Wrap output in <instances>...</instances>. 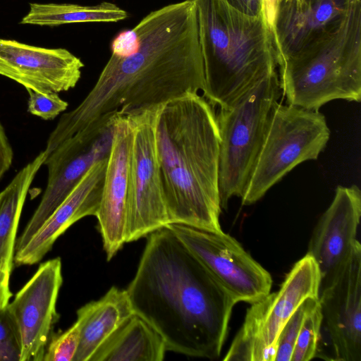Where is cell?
Masks as SVG:
<instances>
[{
  "mask_svg": "<svg viewBox=\"0 0 361 361\" xmlns=\"http://www.w3.org/2000/svg\"><path fill=\"white\" fill-rule=\"evenodd\" d=\"M204 90V74L193 0L164 6L111 42V55L84 99L63 114L44 149L120 111L165 104L188 91Z\"/></svg>",
  "mask_w": 361,
  "mask_h": 361,
  "instance_id": "1",
  "label": "cell"
},
{
  "mask_svg": "<svg viewBox=\"0 0 361 361\" xmlns=\"http://www.w3.org/2000/svg\"><path fill=\"white\" fill-rule=\"evenodd\" d=\"M126 290L133 312L161 336L167 350L219 357L236 302L167 226L147 235Z\"/></svg>",
  "mask_w": 361,
  "mask_h": 361,
  "instance_id": "2",
  "label": "cell"
},
{
  "mask_svg": "<svg viewBox=\"0 0 361 361\" xmlns=\"http://www.w3.org/2000/svg\"><path fill=\"white\" fill-rule=\"evenodd\" d=\"M214 109L193 91L168 101L157 119L156 144L169 224L221 232L220 138Z\"/></svg>",
  "mask_w": 361,
  "mask_h": 361,
  "instance_id": "3",
  "label": "cell"
},
{
  "mask_svg": "<svg viewBox=\"0 0 361 361\" xmlns=\"http://www.w3.org/2000/svg\"><path fill=\"white\" fill-rule=\"evenodd\" d=\"M203 61L204 90L214 106L232 104L255 83L279 73L274 33L263 16L244 14L227 0H193Z\"/></svg>",
  "mask_w": 361,
  "mask_h": 361,
  "instance_id": "4",
  "label": "cell"
},
{
  "mask_svg": "<svg viewBox=\"0 0 361 361\" xmlns=\"http://www.w3.org/2000/svg\"><path fill=\"white\" fill-rule=\"evenodd\" d=\"M279 82L287 103L306 109L334 99L360 102L361 1L331 34L284 61Z\"/></svg>",
  "mask_w": 361,
  "mask_h": 361,
  "instance_id": "5",
  "label": "cell"
},
{
  "mask_svg": "<svg viewBox=\"0 0 361 361\" xmlns=\"http://www.w3.org/2000/svg\"><path fill=\"white\" fill-rule=\"evenodd\" d=\"M281 93L279 73L259 80L216 114L219 130V188L221 209L243 195Z\"/></svg>",
  "mask_w": 361,
  "mask_h": 361,
  "instance_id": "6",
  "label": "cell"
},
{
  "mask_svg": "<svg viewBox=\"0 0 361 361\" xmlns=\"http://www.w3.org/2000/svg\"><path fill=\"white\" fill-rule=\"evenodd\" d=\"M329 137L325 116L319 111L278 102L242 204L255 203L297 165L317 159Z\"/></svg>",
  "mask_w": 361,
  "mask_h": 361,
  "instance_id": "7",
  "label": "cell"
},
{
  "mask_svg": "<svg viewBox=\"0 0 361 361\" xmlns=\"http://www.w3.org/2000/svg\"><path fill=\"white\" fill-rule=\"evenodd\" d=\"M320 281L317 264L306 254L294 264L278 291L250 304L223 360L274 361L282 328L306 299L319 297Z\"/></svg>",
  "mask_w": 361,
  "mask_h": 361,
  "instance_id": "8",
  "label": "cell"
},
{
  "mask_svg": "<svg viewBox=\"0 0 361 361\" xmlns=\"http://www.w3.org/2000/svg\"><path fill=\"white\" fill-rule=\"evenodd\" d=\"M164 104L127 111L133 126L126 242L169 224L160 176L156 126Z\"/></svg>",
  "mask_w": 361,
  "mask_h": 361,
  "instance_id": "9",
  "label": "cell"
},
{
  "mask_svg": "<svg viewBox=\"0 0 361 361\" xmlns=\"http://www.w3.org/2000/svg\"><path fill=\"white\" fill-rule=\"evenodd\" d=\"M166 226L236 303L252 304L270 293V274L228 234L180 224H169Z\"/></svg>",
  "mask_w": 361,
  "mask_h": 361,
  "instance_id": "10",
  "label": "cell"
},
{
  "mask_svg": "<svg viewBox=\"0 0 361 361\" xmlns=\"http://www.w3.org/2000/svg\"><path fill=\"white\" fill-rule=\"evenodd\" d=\"M62 283L60 257L46 261L8 305L20 338V361H43L59 318L56 302Z\"/></svg>",
  "mask_w": 361,
  "mask_h": 361,
  "instance_id": "11",
  "label": "cell"
},
{
  "mask_svg": "<svg viewBox=\"0 0 361 361\" xmlns=\"http://www.w3.org/2000/svg\"><path fill=\"white\" fill-rule=\"evenodd\" d=\"M322 322L338 361H361V245L357 240L340 271L319 286Z\"/></svg>",
  "mask_w": 361,
  "mask_h": 361,
  "instance_id": "12",
  "label": "cell"
},
{
  "mask_svg": "<svg viewBox=\"0 0 361 361\" xmlns=\"http://www.w3.org/2000/svg\"><path fill=\"white\" fill-rule=\"evenodd\" d=\"M112 118V142L99 207L95 216L109 261L126 243L128 177L133 142V126L128 114L117 111L113 114Z\"/></svg>",
  "mask_w": 361,
  "mask_h": 361,
  "instance_id": "13",
  "label": "cell"
},
{
  "mask_svg": "<svg viewBox=\"0 0 361 361\" xmlns=\"http://www.w3.org/2000/svg\"><path fill=\"white\" fill-rule=\"evenodd\" d=\"M82 61L63 48L49 49L0 38V75L26 90L59 93L75 87Z\"/></svg>",
  "mask_w": 361,
  "mask_h": 361,
  "instance_id": "14",
  "label": "cell"
},
{
  "mask_svg": "<svg viewBox=\"0 0 361 361\" xmlns=\"http://www.w3.org/2000/svg\"><path fill=\"white\" fill-rule=\"evenodd\" d=\"M113 114L98 135L85 147L72 149L61 144L47 156L43 164L48 170L47 184L39 204L16 242V251L28 242L89 169L108 157L114 133Z\"/></svg>",
  "mask_w": 361,
  "mask_h": 361,
  "instance_id": "15",
  "label": "cell"
},
{
  "mask_svg": "<svg viewBox=\"0 0 361 361\" xmlns=\"http://www.w3.org/2000/svg\"><path fill=\"white\" fill-rule=\"evenodd\" d=\"M360 216L361 192L358 186L338 185L331 203L312 232L307 252L317 264L320 286L330 281L348 259L358 240Z\"/></svg>",
  "mask_w": 361,
  "mask_h": 361,
  "instance_id": "16",
  "label": "cell"
},
{
  "mask_svg": "<svg viewBox=\"0 0 361 361\" xmlns=\"http://www.w3.org/2000/svg\"><path fill=\"white\" fill-rule=\"evenodd\" d=\"M355 0H281L273 32L281 64L335 31Z\"/></svg>",
  "mask_w": 361,
  "mask_h": 361,
  "instance_id": "17",
  "label": "cell"
},
{
  "mask_svg": "<svg viewBox=\"0 0 361 361\" xmlns=\"http://www.w3.org/2000/svg\"><path fill=\"white\" fill-rule=\"evenodd\" d=\"M108 157L94 163L28 242L14 254L18 265L41 261L71 226L96 216L101 200Z\"/></svg>",
  "mask_w": 361,
  "mask_h": 361,
  "instance_id": "18",
  "label": "cell"
},
{
  "mask_svg": "<svg viewBox=\"0 0 361 361\" xmlns=\"http://www.w3.org/2000/svg\"><path fill=\"white\" fill-rule=\"evenodd\" d=\"M133 313L126 290L115 286L98 300L79 308L77 318L81 322V334L73 361H90L97 350Z\"/></svg>",
  "mask_w": 361,
  "mask_h": 361,
  "instance_id": "19",
  "label": "cell"
},
{
  "mask_svg": "<svg viewBox=\"0 0 361 361\" xmlns=\"http://www.w3.org/2000/svg\"><path fill=\"white\" fill-rule=\"evenodd\" d=\"M166 351L161 336L133 313L97 350L90 361H161Z\"/></svg>",
  "mask_w": 361,
  "mask_h": 361,
  "instance_id": "20",
  "label": "cell"
},
{
  "mask_svg": "<svg viewBox=\"0 0 361 361\" xmlns=\"http://www.w3.org/2000/svg\"><path fill=\"white\" fill-rule=\"evenodd\" d=\"M47 154L41 152L0 192V269L11 273L16 233L29 188Z\"/></svg>",
  "mask_w": 361,
  "mask_h": 361,
  "instance_id": "21",
  "label": "cell"
},
{
  "mask_svg": "<svg viewBox=\"0 0 361 361\" xmlns=\"http://www.w3.org/2000/svg\"><path fill=\"white\" fill-rule=\"evenodd\" d=\"M127 17L125 10L107 1L92 6L31 3L29 12L20 23L57 26L69 23L118 22Z\"/></svg>",
  "mask_w": 361,
  "mask_h": 361,
  "instance_id": "22",
  "label": "cell"
},
{
  "mask_svg": "<svg viewBox=\"0 0 361 361\" xmlns=\"http://www.w3.org/2000/svg\"><path fill=\"white\" fill-rule=\"evenodd\" d=\"M322 324V314L318 302L304 318L290 361H309L316 357Z\"/></svg>",
  "mask_w": 361,
  "mask_h": 361,
  "instance_id": "23",
  "label": "cell"
},
{
  "mask_svg": "<svg viewBox=\"0 0 361 361\" xmlns=\"http://www.w3.org/2000/svg\"><path fill=\"white\" fill-rule=\"evenodd\" d=\"M318 302V298L306 299L286 322L278 338L274 361L291 360L293 348L304 318Z\"/></svg>",
  "mask_w": 361,
  "mask_h": 361,
  "instance_id": "24",
  "label": "cell"
},
{
  "mask_svg": "<svg viewBox=\"0 0 361 361\" xmlns=\"http://www.w3.org/2000/svg\"><path fill=\"white\" fill-rule=\"evenodd\" d=\"M81 322H75L67 330L53 333L47 345L43 361H73L78 349Z\"/></svg>",
  "mask_w": 361,
  "mask_h": 361,
  "instance_id": "25",
  "label": "cell"
},
{
  "mask_svg": "<svg viewBox=\"0 0 361 361\" xmlns=\"http://www.w3.org/2000/svg\"><path fill=\"white\" fill-rule=\"evenodd\" d=\"M29 98L27 111L46 121L54 119L66 111L68 104L62 99L58 93H43L27 90Z\"/></svg>",
  "mask_w": 361,
  "mask_h": 361,
  "instance_id": "26",
  "label": "cell"
},
{
  "mask_svg": "<svg viewBox=\"0 0 361 361\" xmlns=\"http://www.w3.org/2000/svg\"><path fill=\"white\" fill-rule=\"evenodd\" d=\"M20 342L7 308L0 312V361H20Z\"/></svg>",
  "mask_w": 361,
  "mask_h": 361,
  "instance_id": "27",
  "label": "cell"
},
{
  "mask_svg": "<svg viewBox=\"0 0 361 361\" xmlns=\"http://www.w3.org/2000/svg\"><path fill=\"white\" fill-rule=\"evenodd\" d=\"M13 159V150L0 121V180L8 171Z\"/></svg>",
  "mask_w": 361,
  "mask_h": 361,
  "instance_id": "28",
  "label": "cell"
},
{
  "mask_svg": "<svg viewBox=\"0 0 361 361\" xmlns=\"http://www.w3.org/2000/svg\"><path fill=\"white\" fill-rule=\"evenodd\" d=\"M229 4L240 12L251 16L262 15V0H227Z\"/></svg>",
  "mask_w": 361,
  "mask_h": 361,
  "instance_id": "29",
  "label": "cell"
},
{
  "mask_svg": "<svg viewBox=\"0 0 361 361\" xmlns=\"http://www.w3.org/2000/svg\"><path fill=\"white\" fill-rule=\"evenodd\" d=\"M10 275L8 271L0 269V312L7 307L12 296L9 288Z\"/></svg>",
  "mask_w": 361,
  "mask_h": 361,
  "instance_id": "30",
  "label": "cell"
},
{
  "mask_svg": "<svg viewBox=\"0 0 361 361\" xmlns=\"http://www.w3.org/2000/svg\"><path fill=\"white\" fill-rule=\"evenodd\" d=\"M281 1V0H262L263 17L272 30Z\"/></svg>",
  "mask_w": 361,
  "mask_h": 361,
  "instance_id": "31",
  "label": "cell"
}]
</instances>
